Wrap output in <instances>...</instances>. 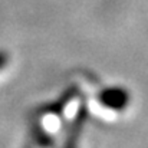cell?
<instances>
[{
	"label": "cell",
	"instance_id": "cell-2",
	"mask_svg": "<svg viewBox=\"0 0 148 148\" xmlns=\"http://www.w3.org/2000/svg\"><path fill=\"white\" fill-rule=\"evenodd\" d=\"M7 55L6 53H3V52H0V69H3L4 66H6V63H7Z\"/></svg>",
	"mask_w": 148,
	"mask_h": 148
},
{
	"label": "cell",
	"instance_id": "cell-1",
	"mask_svg": "<svg viewBox=\"0 0 148 148\" xmlns=\"http://www.w3.org/2000/svg\"><path fill=\"white\" fill-rule=\"evenodd\" d=\"M98 102L111 111H122L130 103V94L127 89L119 86L105 88L99 92Z\"/></svg>",
	"mask_w": 148,
	"mask_h": 148
}]
</instances>
